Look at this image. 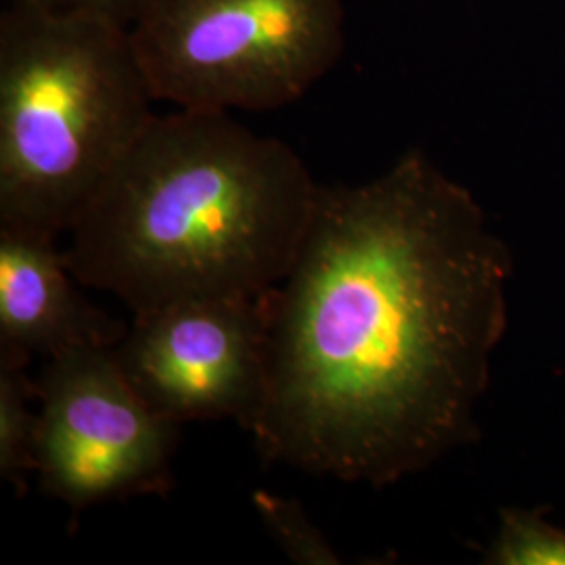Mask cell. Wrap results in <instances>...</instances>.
Masks as SVG:
<instances>
[{
	"instance_id": "cell-2",
	"label": "cell",
	"mask_w": 565,
	"mask_h": 565,
	"mask_svg": "<svg viewBox=\"0 0 565 565\" xmlns=\"http://www.w3.org/2000/svg\"><path fill=\"white\" fill-rule=\"evenodd\" d=\"M319 186L287 142L228 111L156 114L70 228L65 260L132 315L263 296L296 260Z\"/></svg>"
},
{
	"instance_id": "cell-6",
	"label": "cell",
	"mask_w": 565,
	"mask_h": 565,
	"mask_svg": "<svg viewBox=\"0 0 565 565\" xmlns=\"http://www.w3.org/2000/svg\"><path fill=\"white\" fill-rule=\"evenodd\" d=\"M268 294L182 300L139 312L111 352L163 419H233L252 431L266 390Z\"/></svg>"
},
{
	"instance_id": "cell-4",
	"label": "cell",
	"mask_w": 565,
	"mask_h": 565,
	"mask_svg": "<svg viewBox=\"0 0 565 565\" xmlns=\"http://www.w3.org/2000/svg\"><path fill=\"white\" fill-rule=\"evenodd\" d=\"M158 102L266 111L296 103L345 49L343 0H142L130 23Z\"/></svg>"
},
{
	"instance_id": "cell-10",
	"label": "cell",
	"mask_w": 565,
	"mask_h": 565,
	"mask_svg": "<svg viewBox=\"0 0 565 565\" xmlns=\"http://www.w3.org/2000/svg\"><path fill=\"white\" fill-rule=\"evenodd\" d=\"M254 507L291 562L302 565L342 564L321 530L310 524L308 515L296 501L258 490L254 492Z\"/></svg>"
},
{
	"instance_id": "cell-3",
	"label": "cell",
	"mask_w": 565,
	"mask_h": 565,
	"mask_svg": "<svg viewBox=\"0 0 565 565\" xmlns=\"http://www.w3.org/2000/svg\"><path fill=\"white\" fill-rule=\"evenodd\" d=\"M156 102L128 25L4 0L0 226L70 233Z\"/></svg>"
},
{
	"instance_id": "cell-11",
	"label": "cell",
	"mask_w": 565,
	"mask_h": 565,
	"mask_svg": "<svg viewBox=\"0 0 565 565\" xmlns=\"http://www.w3.org/2000/svg\"><path fill=\"white\" fill-rule=\"evenodd\" d=\"M9 2L32 4V7H41L46 11H57V13L97 15L105 20L118 21L128 28L137 18L142 4V0H9Z\"/></svg>"
},
{
	"instance_id": "cell-5",
	"label": "cell",
	"mask_w": 565,
	"mask_h": 565,
	"mask_svg": "<svg viewBox=\"0 0 565 565\" xmlns=\"http://www.w3.org/2000/svg\"><path fill=\"white\" fill-rule=\"evenodd\" d=\"M36 380V478L74 513L105 501L166 494L179 424L160 417L121 373L111 348L44 361Z\"/></svg>"
},
{
	"instance_id": "cell-7",
	"label": "cell",
	"mask_w": 565,
	"mask_h": 565,
	"mask_svg": "<svg viewBox=\"0 0 565 565\" xmlns=\"http://www.w3.org/2000/svg\"><path fill=\"white\" fill-rule=\"evenodd\" d=\"M57 235L0 226V359L30 364L78 348H114L128 324L76 289Z\"/></svg>"
},
{
	"instance_id": "cell-9",
	"label": "cell",
	"mask_w": 565,
	"mask_h": 565,
	"mask_svg": "<svg viewBox=\"0 0 565 565\" xmlns=\"http://www.w3.org/2000/svg\"><path fill=\"white\" fill-rule=\"evenodd\" d=\"M497 565H565V530L541 511H503L501 530L486 559Z\"/></svg>"
},
{
	"instance_id": "cell-1",
	"label": "cell",
	"mask_w": 565,
	"mask_h": 565,
	"mask_svg": "<svg viewBox=\"0 0 565 565\" xmlns=\"http://www.w3.org/2000/svg\"><path fill=\"white\" fill-rule=\"evenodd\" d=\"M513 258L482 205L419 151L364 184L319 186L268 294V463L384 488L476 436L509 321Z\"/></svg>"
},
{
	"instance_id": "cell-8",
	"label": "cell",
	"mask_w": 565,
	"mask_h": 565,
	"mask_svg": "<svg viewBox=\"0 0 565 565\" xmlns=\"http://www.w3.org/2000/svg\"><path fill=\"white\" fill-rule=\"evenodd\" d=\"M28 364L0 359V478L18 494L28 492V478L36 476L39 411L36 380L28 375Z\"/></svg>"
}]
</instances>
